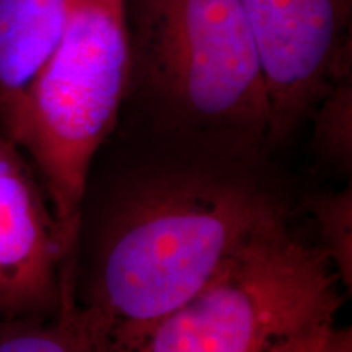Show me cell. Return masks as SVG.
I'll return each mask as SVG.
<instances>
[{
    "instance_id": "9",
    "label": "cell",
    "mask_w": 352,
    "mask_h": 352,
    "mask_svg": "<svg viewBox=\"0 0 352 352\" xmlns=\"http://www.w3.org/2000/svg\"><path fill=\"white\" fill-rule=\"evenodd\" d=\"M314 120L315 151L324 160L351 173L352 165V72L338 78L321 96Z\"/></svg>"
},
{
    "instance_id": "11",
    "label": "cell",
    "mask_w": 352,
    "mask_h": 352,
    "mask_svg": "<svg viewBox=\"0 0 352 352\" xmlns=\"http://www.w3.org/2000/svg\"><path fill=\"white\" fill-rule=\"evenodd\" d=\"M308 352H352V329L333 327Z\"/></svg>"
},
{
    "instance_id": "1",
    "label": "cell",
    "mask_w": 352,
    "mask_h": 352,
    "mask_svg": "<svg viewBox=\"0 0 352 352\" xmlns=\"http://www.w3.org/2000/svg\"><path fill=\"white\" fill-rule=\"evenodd\" d=\"M280 210L253 184L171 173L131 189L104 223L76 311L98 352H139Z\"/></svg>"
},
{
    "instance_id": "7",
    "label": "cell",
    "mask_w": 352,
    "mask_h": 352,
    "mask_svg": "<svg viewBox=\"0 0 352 352\" xmlns=\"http://www.w3.org/2000/svg\"><path fill=\"white\" fill-rule=\"evenodd\" d=\"M72 0H0V132L59 43Z\"/></svg>"
},
{
    "instance_id": "3",
    "label": "cell",
    "mask_w": 352,
    "mask_h": 352,
    "mask_svg": "<svg viewBox=\"0 0 352 352\" xmlns=\"http://www.w3.org/2000/svg\"><path fill=\"white\" fill-rule=\"evenodd\" d=\"M129 76L124 0H72L59 43L6 134L32 162L72 253L90 166L116 126Z\"/></svg>"
},
{
    "instance_id": "6",
    "label": "cell",
    "mask_w": 352,
    "mask_h": 352,
    "mask_svg": "<svg viewBox=\"0 0 352 352\" xmlns=\"http://www.w3.org/2000/svg\"><path fill=\"white\" fill-rule=\"evenodd\" d=\"M76 253L32 162L0 132V320L47 318L76 298Z\"/></svg>"
},
{
    "instance_id": "2",
    "label": "cell",
    "mask_w": 352,
    "mask_h": 352,
    "mask_svg": "<svg viewBox=\"0 0 352 352\" xmlns=\"http://www.w3.org/2000/svg\"><path fill=\"white\" fill-rule=\"evenodd\" d=\"M129 88L162 124L232 151L270 145L271 111L240 0H124Z\"/></svg>"
},
{
    "instance_id": "10",
    "label": "cell",
    "mask_w": 352,
    "mask_h": 352,
    "mask_svg": "<svg viewBox=\"0 0 352 352\" xmlns=\"http://www.w3.org/2000/svg\"><path fill=\"white\" fill-rule=\"evenodd\" d=\"M314 215L320 233L321 245L328 261L336 271L347 296L352 290V189L321 195L311 201Z\"/></svg>"
},
{
    "instance_id": "8",
    "label": "cell",
    "mask_w": 352,
    "mask_h": 352,
    "mask_svg": "<svg viewBox=\"0 0 352 352\" xmlns=\"http://www.w3.org/2000/svg\"><path fill=\"white\" fill-rule=\"evenodd\" d=\"M76 298L47 318L0 320V352H98L77 318Z\"/></svg>"
},
{
    "instance_id": "5",
    "label": "cell",
    "mask_w": 352,
    "mask_h": 352,
    "mask_svg": "<svg viewBox=\"0 0 352 352\" xmlns=\"http://www.w3.org/2000/svg\"><path fill=\"white\" fill-rule=\"evenodd\" d=\"M252 26L267 100L270 145L310 118L351 74L352 0H240Z\"/></svg>"
},
{
    "instance_id": "4",
    "label": "cell",
    "mask_w": 352,
    "mask_h": 352,
    "mask_svg": "<svg viewBox=\"0 0 352 352\" xmlns=\"http://www.w3.org/2000/svg\"><path fill=\"white\" fill-rule=\"evenodd\" d=\"M341 290L324 253L292 236L280 212L139 352H308L336 327Z\"/></svg>"
}]
</instances>
